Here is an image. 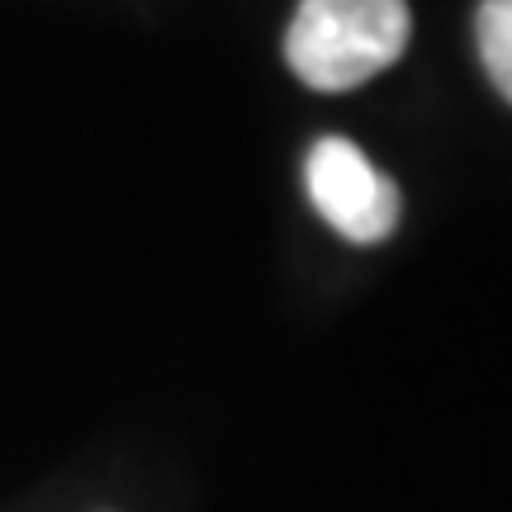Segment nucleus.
I'll list each match as a JSON object with an SVG mask.
<instances>
[{"label":"nucleus","mask_w":512,"mask_h":512,"mask_svg":"<svg viewBox=\"0 0 512 512\" xmlns=\"http://www.w3.org/2000/svg\"><path fill=\"white\" fill-rule=\"evenodd\" d=\"M413 38L408 0H299L285 62L313 91H356L389 72Z\"/></svg>","instance_id":"obj_1"},{"label":"nucleus","mask_w":512,"mask_h":512,"mask_svg":"<svg viewBox=\"0 0 512 512\" xmlns=\"http://www.w3.org/2000/svg\"><path fill=\"white\" fill-rule=\"evenodd\" d=\"M309 200L347 242H384L399 228V185L351 138H318L304 162Z\"/></svg>","instance_id":"obj_2"},{"label":"nucleus","mask_w":512,"mask_h":512,"mask_svg":"<svg viewBox=\"0 0 512 512\" xmlns=\"http://www.w3.org/2000/svg\"><path fill=\"white\" fill-rule=\"evenodd\" d=\"M475 43H479V62H484L489 81L512 105V0H479Z\"/></svg>","instance_id":"obj_3"}]
</instances>
